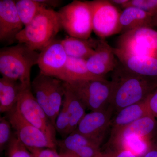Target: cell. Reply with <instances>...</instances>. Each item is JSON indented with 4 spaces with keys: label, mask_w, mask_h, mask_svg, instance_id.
<instances>
[{
    "label": "cell",
    "mask_w": 157,
    "mask_h": 157,
    "mask_svg": "<svg viewBox=\"0 0 157 157\" xmlns=\"http://www.w3.org/2000/svg\"><path fill=\"white\" fill-rule=\"evenodd\" d=\"M112 72V93L109 106L115 113L125 107L146 100L157 88V77L133 73L119 61Z\"/></svg>",
    "instance_id": "obj_1"
},
{
    "label": "cell",
    "mask_w": 157,
    "mask_h": 157,
    "mask_svg": "<svg viewBox=\"0 0 157 157\" xmlns=\"http://www.w3.org/2000/svg\"><path fill=\"white\" fill-rule=\"evenodd\" d=\"M39 54L24 43L1 48L0 73L2 77L31 88V69L38 65Z\"/></svg>",
    "instance_id": "obj_2"
},
{
    "label": "cell",
    "mask_w": 157,
    "mask_h": 157,
    "mask_svg": "<svg viewBox=\"0 0 157 157\" xmlns=\"http://www.w3.org/2000/svg\"><path fill=\"white\" fill-rule=\"evenodd\" d=\"M62 28L58 12L43 7L16 37L33 50L42 51L55 39Z\"/></svg>",
    "instance_id": "obj_3"
},
{
    "label": "cell",
    "mask_w": 157,
    "mask_h": 157,
    "mask_svg": "<svg viewBox=\"0 0 157 157\" xmlns=\"http://www.w3.org/2000/svg\"><path fill=\"white\" fill-rule=\"evenodd\" d=\"M58 12L62 28L70 36L84 39L90 38L92 18L88 1L74 0Z\"/></svg>",
    "instance_id": "obj_4"
},
{
    "label": "cell",
    "mask_w": 157,
    "mask_h": 157,
    "mask_svg": "<svg viewBox=\"0 0 157 157\" xmlns=\"http://www.w3.org/2000/svg\"><path fill=\"white\" fill-rule=\"evenodd\" d=\"M63 82L91 111L109 107L112 93L111 81L104 78Z\"/></svg>",
    "instance_id": "obj_5"
},
{
    "label": "cell",
    "mask_w": 157,
    "mask_h": 157,
    "mask_svg": "<svg viewBox=\"0 0 157 157\" xmlns=\"http://www.w3.org/2000/svg\"><path fill=\"white\" fill-rule=\"evenodd\" d=\"M116 48L133 56H157V31L142 27L121 34Z\"/></svg>",
    "instance_id": "obj_6"
},
{
    "label": "cell",
    "mask_w": 157,
    "mask_h": 157,
    "mask_svg": "<svg viewBox=\"0 0 157 157\" xmlns=\"http://www.w3.org/2000/svg\"><path fill=\"white\" fill-rule=\"evenodd\" d=\"M91 9L93 31L101 39L120 33L121 12L108 0L88 1Z\"/></svg>",
    "instance_id": "obj_7"
},
{
    "label": "cell",
    "mask_w": 157,
    "mask_h": 157,
    "mask_svg": "<svg viewBox=\"0 0 157 157\" xmlns=\"http://www.w3.org/2000/svg\"><path fill=\"white\" fill-rule=\"evenodd\" d=\"M15 108L29 122L42 131L57 144L54 126L38 104L31 88L22 90Z\"/></svg>",
    "instance_id": "obj_8"
},
{
    "label": "cell",
    "mask_w": 157,
    "mask_h": 157,
    "mask_svg": "<svg viewBox=\"0 0 157 157\" xmlns=\"http://www.w3.org/2000/svg\"><path fill=\"white\" fill-rule=\"evenodd\" d=\"M12 128L20 140L27 147L56 150L57 145L45 133L29 122L15 107L7 113Z\"/></svg>",
    "instance_id": "obj_9"
},
{
    "label": "cell",
    "mask_w": 157,
    "mask_h": 157,
    "mask_svg": "<svg viewBox=\"0 0 157 157\" xmlns=\"http://www.w3.org/2000/svg\"><path fill=\"white\" fill-rule=\"evenodd\" d=\"M113 113L109 106L104 109L91 111L83 117L74 132L102 143L107 130L111 126Z\"/></svg>",
    "instance_id": "obj_10"
},
{
    "label": "cell",
    "mask_w": 157,
    "mask_h": 157,
    "mask_svg": "<svg viewBox=\"0 0 157 157\" xmlns=\"http://www.w3.org/2000/svg\"><path fill=\"white\" fill-rule=\"evenodd\" d=\"M67 59L61 40L55 39L41 51L38 65L41 73L59 79Z\"/></svg>",
    "instance_id": "obj_11"
},
{
    "label": "cell",
    "mask_w": 157,
    "mask_h": 157,
    "mask_svg": "<svg viewBox=\"0 0 157 157\" xmlns=\"http://www.w3.org/2000/svg\"><path fill=\"white\" fill-rule=\"evenodd\" d=\"M25 26L17 14L15 1H0V42L11 45Z\"/></svg>",
    "instance_id": "obj_12"
},
{
    "label": "cell",
    "mask_w": 157,
    "mask_h": 157,
    "mask_svg": "<svg viewBox=\"0 0 157 157\" xmlns=\"http://www.w3.org/2000/svg\"><path fill=\"white\" fill-rule=\"evenodd\" d=\"M111 47L105 40H99L95 52L86 60V65L91 73L95 76L104 77L113 72L118 63Z\"/></svg>",
    "instance_id": "obj_13"
},
{
    "label": "cell",
    "mask_w": 157,
    "mask_h": 157,
    "mask_svg": "<svg viewBox=\"0 0 157 157\" xmlns=\"http://www.w3.org/2000/svg\"><path fill=\"white\" fill-rule=\"evenodd\" d=\"M157 134V120L150 114L135 121L110 136L109 143L114 147L128 137L135 136L150 140Z\"/></svg>",
    "instance_id": "obj_14"
},
{
    "label": "cell",
    "mask_w": 157,
    "mask_h": 157,
    "mask_svg": "<svg viewBox=\"0 0 157 157\" xmlns=\"http://www.w3.org/2000/svg\"><path fill=\"white\" fill-rule=\"evenodd\" d=\"M113 52L125 67L141 76L157 77V56H151L131 55L113 48Z\"/></svg>",
    "instance_id": "obj_15"
},
{
    "label": "cell",
    "mask_w": 157,
    "mask_h": 157,
    "mask_svg": "<svg viewBox=\"0 0 157 157\" xmlns=\"http://www.w3.org/2000/svg\"><path fill=\"white\" fill-rule=\"evenodd\" d=\"M147 99L125 107L115 113L111 121V136L135 121L152 114L148 109Z\"/></svg>",
    "instance_id": "obj_16"
},
{
    "label": "cell",
    "mask_w": 157,
    "mask_h": 157,
    "mask_svg": "<svg viewBox=\"0 0 157 157\" xmlns=\"http://www.w3.org/2000/svg\"><path fill=\"white\" fill-rule=\"evenodd\" d=\"M152 17L149 13L135 7L124 9L120 17V34L140 28H152Z\"/></svg>",
    "instance_id": "obj_17"
},
{
    "label": "cell",
    "mask_w": 157,
    "mask_h": 157,
    "mask_svg": "<svg viewBox=\"0 0 157 157\" xmlns=\"http://www.w3.org/2000/svg\"><path fill=\"white\" fill-rule=\"evenodd\" d=\"M90 72L86 65V60L68 56L66 64L59 79L66 82L84 80L104 79Z\"/></svg>",
    "instance_id": "obj_18"
},
{
    "label": "cell",
    "mask_w": 157,
    "mask_h": 157,
    "mask_svg": "<svg viewBox=\"0 0 157 157\" xmlns=\"http://www.w3.org/2000/svg\"><path fill=\"white\" fill-rule=\"evenodd\" d=\"M48 78L49 76L40 72L31 82V89L33 90L34 97L38 104L55 126L57 116L50 104L48 90Z\"/></svg>",
    "instance_id": "obj_19"
},
{
    "label": "cell",
    "mask_w": 157,
    "mask_h": 157,
    "mask_svg": "<svg viewBox=\"0 0 157 157\" xmlns=\"http://www.w3.org/2000/svg\"><path fill=\"white\" fill-rule=\"evenodd\" d=\"M99 40L90 38L88 39L67 36L61 43L68 56L86 60L94 52Z\"/></svg>",
    "instance_id": "obj_20"
},
{
    "label": "cell",
    "mask_w": 157,
    "mask_h": 157,
    "mask_svg": "<svg viewBox=\"0 0 157 157\" xmlns=\"http://www.w3.org/2000/svg\"><path fill=\"white\" fill-rule=\"evenodd\" d=\"M24 88L28 87L19 82L4 77L0 78V112L8 113L14 109Z\"/></svg>",
    "instance_id": "obj_21"
},
{
    "label": "cell",
    "mask_w": 157,
    "mask_h": 157,
    "mask_svg": "<svg viewBox=\"0 0 157 157\" xmlns=\"http://www.w3.org/2000/svg\"><path fill=\"white\" fill-rule=\"evenodd\" d=\"M65 89L63 103L67 106L70 121V134L74 132L78 124L85 115L86 108L75 94L66 86L63 82Z\"/></svg>",
    "instance_id": "obj_22"
},
{
    "label": "cell",
    "mask_w": 157,
    "mask_h": 157,
    "mask_svg": "<svg viewBox=\"0 0 157 157\" xmlns=\"http://www.w3.org/2000/svg\"><path fill=\"white\" fill-rule=\"evenodd\" d=\"M101 142L76 132H73L62 140H57V145L60 153L67 152L88 146L99 147Z\"/></svg>",
    "instance_id": "obj_23"
},
{
    "label": "cell",
    "mask_w": 157,
    "mask_h": 157,
    "mask_svg": "<svg viewBox=\"0 0 157 157\" xmlns=\"http://www.w3.org/2000/svg\"><path fill=\"white\" fill-rule=\"evenodd\" d=\"M15 2L17 14L25 26L44 7L38 0H18Z\"/></svg>",
    "instance_id": "obj_24"
},
{
    "label": "cell",
    "mask_w": 157,
    "mask_h": 157,
    "mask_svg": "<svg viewBox=\"0 0 157 157\" xmlns=\"http://www.w3.org/2000/svg\"><path fill=\"white\" fill-rule=\"evenodd\" d=\"M48 90L51 105L57 116L61 109L64 98L65 89L63 82L49 76Z\"/></svg>",
    "instance_id": "obj_25"
},
{
    "label": "cell",
    "mask_w": 157,
    "mask_h": 157,
    "mask_svg": "<svg viewBox=\"0 0 157 157\" xmlns=\"http://www.w3.org/2000/svg\"><path fill=\"white\" fill-rule=\"evenodd\" d=\"M150 142V140L134 136L126 138L112 148L126 150L137 157H143L148 151Z\"/></svg>",
    "instance_id": "obj_26"
},
{
    "label": "cell",
    "mask_w": 157,
    "mask_h": 157,
    "mask_svg": "<svg viewBox=\"0 0 157 157\" xmlns=\"http://www.w3.org/2000/svg\"><path fill=\"white\" fill-rule=\"evenodd\" d=\"M55 128L63 138L70 134V121L67 106L63 102L61 109L57 116Z\"/></svg>",
    "instance_id": "obj_27"
},
{
    "label": "cell",
    "mask_w": 157,
    "mask_h": 157,
    "mask_svg": "<svg viewBox=\"0 0 157 157\" xmlns=\"http://www.w3.org/2000/svg\"><path fill=\"white\" fill-rule=\"evenodd\" d=\"M7 151L8 157H33L31 152L20 140L14 132Z\"/></svg>",
    "instance_id": "obj_28"
},
{
    "label": "cell",
    "mask_w": 157,
    "mask_h": 157,
    "mask_svg": "<svg viewBox=\"0 0 157 157\" xmlns=\"http://www.w3.org/2000/svg\"><path fill=\"white\" fill-rule=\"evenodd\" d=\"M12 127L7 117L0 118V151L1 152L7 150L11 142L14 133Z\"/></svg>",
    "instance_id": "obj_29"
},
{
    "label": "cell",
    "mask_w": 157,
    "mask_h": 157,
    "mask_svg": "<svg viewBox=\"0 0 157 157\" xmlns=\"http://www.w3.org/2000/svg\"><path fill=\"white\" fill-rule=\"evenodd\" d=\"M128 7L141 9L153 16L157 12V0H128L122 8Z\"/></svg>",
    "instance_id": "obj_30"
},
{
    "label": "cell",
    "mask_w": 157,
    "mask_h": 157,
    "mask_svg": "<svg viewBox=\"0 0 157 157\" xmlns=\"http://www.w3.org/2000/svg\"><path fill=\"white\" fill-rule=\"evenodd\" d=\"M101 151L99 147L88 146L62 153L65 154L69 157H96Z\"/></svg>",
    "instance_id": "obj_31"
},
{
    "label": "cell",
    "mask_w": 157,
    "mask_h": 157,
    "mask_svg": "<svg viewBox=\"0 0 157 157\" xmlns=\"http://www.w3.org/2000/svg\"><path fill=\"white\" fill-rule=\"evenodd\" d=\"M33 157H69L67 155L58 152L57 150L49 148L27 147Z\"/></svg>",
    "instance_id": "obj_32"
},
{
    "label": "cell",
    "mask_w": 157,
    "mask_h": 157,
    "mask_svg": "<svg viewBox=\"0 0 157 157\" xmlns=\"http://www.w3.org/2000/svg\"><path fill=\"white\" fill-rule=\"evenodd\" d=\"M96 157H137L128 151L112 148L106 151H101Z\"/></svg>",
    "instance_id": "obj_33"
},
{
    "label": "cell",
    "mask_w": 157,
    "mask_h": 157,
    "mask_svg": "<svg viewBox=\"0 0 157 157\" xmlns=\"http://www.w3.org/2000/svg\"><path fill=\"white\" fill-rule=\"evenodd\" d=\"M147 103L151 113L157 120V88L147 98Z\"/></svg>",
    "instance_id": "obj_34"
},
{
    "label": "cell",
    "mask_w": 157,
    "mask_h": 157,
    "mask_svg": "<svg viewBox=\"0 0 157 157\" xmlns=\"http://www.w3.org/2000/svg\"><path fill=\"white\" fill-rule=\"evenodd\" d=\"M143 157H157V134L150 140L148 151Z\"/></svg>",
    "instance_id": "obj_35"
},
{
    "label": "cell",
    "mask_w": 157,
    "mask_h": 157,
    "mask_svg": "<svg viewBox=\"0 0 157 157\" xmlns=\"http://www.w3.org/2000/svg\"><path fill=\"white\" fill-rule=\"evenodd\" d=\"M42 6L45 8L47 7H57L60 5L62 1L59 0H38Z\"/></svg>",
    "instance_id": "obj_36"
},
{
    "label": "cell",
    "mask_w": 157,
    "mask_h": 157,
    "mask_svg": "<svg viewBox=\"0 0 157 157\" xmlns=\"http://www.w3.org/2000/svg\"><path fill=\"white\" fill-rule=\"evenodd\" d=\"M152 24L154 27H157V12L152 17Z\"/></svg>",
    "instance_id": "obj_37"
}]
</instances>
